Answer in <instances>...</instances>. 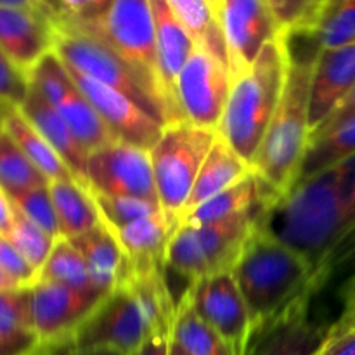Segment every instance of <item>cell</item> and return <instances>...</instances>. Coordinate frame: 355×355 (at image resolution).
I'll list each match as a JSON object with an SVG mask.
<instances>
[{
    "instance_id": "cell-36",
    "label": "cell",
    "mask_w": 355,
    "mask_h": 355,
    "mask_svg": "<svg viewBox=\"0 0 355 355\" xmlns=\"http://www.w3.org/2000/svg\"><path fill=\"white\" fill-rule=\"evenodd\" d=\"M9 200L24 217L44 229L49 236L59 239V222L49 186L35 187V189L26 191L16 198H9Z\"/></svg>"
},
{
    "instance_id": "cell-33",
    "label": "cell",
    "mask_w": 355,
    "mask_h": 355,
    "mask_svg": "<svg viewBox=\"0 0 355 355\" xmlns=\"http://www.w3.org/2000/svg\"><path fill=\"white\" fill-rule=\"evenodd\" d=\"M38 279L64 284L75 290H96L83 255L71 245V241L62 238L55 241L47 262L42 267Z\"/></svg>"
},
{
    "instance_id": "cell-45",
    "label": "cell",
    "mask_w": 355,
    "mask_h": 355,
    "mask_svg": "<svg viewBox=\"0 0 355 355\" xmlns=\"http://www.w3.org/2000/svg\"><path fill=\"white\" fill-rule=\"evenodd\" d=\"M333 326L338 329L355 328V276L350 279L345 291V311H343L340 321Z\"/></svg>"
},
{
    "instance_id": "cell-29",
    "label": "cell",
    "mask_w": 355,
    "mask_h": 355,
    "mask_svg": "<svg viewBox=\"0 0 355 355\" xmlns=\"http://www.w3.org/2000/svg\"><path fill=\"white\" fill-rule=\"evenodd\" d=\"M177 19L184 24L196 45L210 52L229 68V54L220 19L208 0H166ZM231 73V71H229Z\"/></svg>"
},
{
    "instance_id": "cell-17",
    "label": "cell",
    "mask_w": 355,
    "mask_h": 355,
    "mask_svg": "<svg viewBox=\"0 0 355 355\" xmlns=\"http://www.w3.org/2000/svg\"><path fill=\"white\" fill-rule=\"evenodd\" d=\"M54 21L47 12L0 7V47L28 75L54 51Z\"/></svg>"
},
{
    "instance_id": "cell-42",
    "label": "cell",
    "mask_w": 355,
    "mask_h": 355,
    "mask_svg": "<svg viewBox=\"0 0 355 355\" xmlns=\"http://www.w3.org/2000/svg\"><path fill=\"white\" fill-rule=\"evenodd\" d=\"M350 120H355V87L350 90L349 96L343 99V103L340 104V106L336 107V110L333 111V113L329 114V116L326 118V120L322 121L314 132H312L309 142H311L312 139L319 137V135L326 134V132L333 130V128H336L338 125L345 123V121H350Z\"/></svg>"
},
{
    "instance_id": "cell-41",
    "label": "cell",
    "mask_w": 355,
    "mask_h": 355,
    "mask_svg": "<svg viewBox=\"0 0 355 355\" xmlns=\"http://www.w3.org/2000/svg\"><path fill=\"white\" fill-rule=\"evenodd\" d=\"M318 355H355V328L338 329L331 326L328 340Z\"/></svg>"
},
{
    "instance_id": "cell-39",
    "label": "cell",
    "mask_w": 355,
    "mask_h": 355,
    "mask_svg": "<svg viewBox=\"0 0 355 355\" xmlns=\"http://www.w3.org/2000/svg\"><path fill=\"white\" fill-rule=\"evenodd\" d=\"M0 267L23 288H31L38 281L37 270L3 234H0Z\"/></svg>"
},
{
    "instance_id": "cell-5",
    "label": "cell",
    "mask_w": 355,
    "mask_h": 355,
    "mask_svg": "<svg viewBox=\"0 0 355 355\" xmlns=\"http://www.w3.org/2000/svg\"><path fill=\"white\" fill-rule=\"evenodd\" d=\"M54 52L66 68L111 87L166 125V110L155 87L99 37L75 24L54 21Z\"/></svg>"
},
{
    "instance_id": "cell-19",
    "label": "cell",
    "mask_w": 355,
    "mask_h": 355,
    "mask_svg": "<svg viewBox=\"0 0 355 355\" xmlns=\"http://www.w3.org/2000/svg\"><path fill=\"white\" fill-rule=\"evenodd\" d=\"M307 307L309 302H304L274 324L253 333L245 355H318L331 326L311 321Z\"/></svg>"
},
{
    "instance_id": "cell-24",
    "label": "cell",
    "mask_w": 355,
    "mask_h": 355,
    "mask_svg": "<svg viewBox=\"0 0 355 355\" xmlns=\"http://www.w3.org/2000/svg\"><path fill=\"white\" fill-rule=\"evenodd\" d=\"M252 173V166L225 142V139L220 134L215 139L203 166H201L198 179L194 182L193 191L186 201L180 220L186 217L189 211L200 207L210 198L217 196L222 191L229 189L231 186L238 184L245 177ZM180 224V222H179Z\"/></svg>"
},
{
    "instance_id": "cell-34",
    "label": "cell",
    "mask_w": 355,
    "mask_h": 355,
    "mask_svg": "<svg viewBox=\"0 0 355 355\" xmlns=\"http://www.w3.org/2000/svg\"><path fill=\"white\" fill-rule=\"evenodd\" d=\"M12 203V201H10ZM14 218H12V227L7 238L10 239L14 246L21 252V255L30 262V266L40 276L42 267L47 262L49 255H51L52 248H54L55 241L52 236H49L44 229L38 227L37 224L24 217L19 210L12 205Z\"/></svg>"
},
{
    "instance_id": "cell-4",
    "label": "cell",
    "mask_w": 355,
    "mask_h": 355,
    "mask_svg": "<svg viewBox=\"0 0 355 355\" xmlns=\"http://www.w3.org/2000/svg\"><path fill=\"white\" fill-rule=\"evenodd\" d=\"M283 37L270 40L252 66L231 83L218 134L252 166L270 120L279 106L288 73Z\"/></svg>"
},
{
    "instance_id": "cell-10",
    "label": "cell",
    "mask_w": 355,
    "mask_h": 355,
    "mask_svg": "<svg viewBox=\"0 0 355 355\" xmlns=\"http://www.w3.org/2000/svg\"><path fill=\"white\" fill-rule=\"evenodd\" d=\"M87 189L106 196H128L158 203L149 149L113 141L90 153Z\"/></svg>"
},
{
    "instance_id": "cell-13",
    "label": "cell",
    "mask_w": 355,
    "mask_h": 355,
    "mask_svg": "<svg viewBox=\"0 0 355 355\" xmlns=\"http://www.w3.org/2000/svg\"><path fill=\"white\" fill-rule=\"evenodd\" d=\"M218 19L227 45L231 82L255 62L270 40L281 35V26L267 0H222Z\"/></svg>"
},
{
    "instance_id": "cell-23",
    "label": "cell",
    "mask_w": 355,
    "mask_h": 355,
    "mask_svg": "<svg viewBox=\"0 0 355 355\" xmlns=\"http://www.w3.org/2000/svg\"><path fill=\"white\" fill-rule=\"evenodd\" d=\"M173 231L175 227L170 225L163 211L134 224L113 229L127 259L128 274L146 272L155 267L165 266V248Z\"/></svg>"
},
{
    "instance_id": "cell-53",
    "label": "cell",
    "mask_w": 355,
    "mask_h": 355,
    "mask_svg": "<svg viewBox=\"0 0 355 355\" xmlns=\"http://www.w3.org/2000/svg\"><path fill=\"white\" fill-rule=\"evenodd\" d=\"M220 3H222V0H220Z\"/></svg>"
},
{
    "instance_id": "cell-15",
    "label": "cell",
    "mask_w": 355,
    "mask_h": 355,
    "mask_svg": "<svg viewBox=\"0 0 355 355\" xmlns=\"http://www.w3.org/2000/svg\"><path fill=\"white\" fill-rule=\"evenodd\" d=\"M66 69L80 92L87 97L97 114L103 118L116 141L128 142V144L144 149H151L158 142L165 125L146 113L142 107H139L134 101L128 99L123 94L82 75V73H76L69 68Z\"/></svg>"
},
{
    "instance_id": "cell-20",
    "label": "cell",
    "mask_w": 355,
    "mask_h": 355,
    "mask_svg": "<svg viewBox=\"0 0 355 355\" xmlns=\"http://www.w3.org/2000/svg\"><path fill=\"white\" fill-rule=\"evenodd\" d=\"M297 44L307 45L312 55L321 51L355 44V0H321L305 23L283 31Z\"/></svg>"
},
{
    "instance_id": "cell-38",
    "label": "cell",
    "mask_w": 355,
    "mask_h": 355,
    "mask_svg": "<svg viewBox=\"0 0 355 355\" xmlns=\"http://www.w3.org/2000/svg\"><path fill=\"white\" fill-rule=\"evenodd\" d=\"M113 0H47L51 17L73 24H85L99 19Z\"/></svg>"
},
{
    "instance_id": "cell-11",
    "label": "cell",
    "mask_w": 355,
    "mask_h": 355,
    "mask_svg": "<svg viewBox=\"0 0 355 355\" xmlns=\"http://www.w3.org/2000/svg\"><path fill=\"white\" fill-rule=\"evenodd\" d=\"M231 83L227 66L196 45L177 78V101L184 120L196 127L218 130Z\"/></svg>"
},
{
    "instance_id": "cell-35",
    "label": "cell",
    "mask_w": 355,
    "mask_h": 355,
    "mask_svg": "<svg viewBox=\"0 0 355 355\" xmlns=\"http://www.w3.org/2000/svg\"><path fill=\"white\" fill-rule=\"evenodd\" d=\"M90 194H92L94 203L103 217V222L113 229L134 224V222L163 211L158 203L139 200V198L106 196V194L96 193V191H90Z\"/></svg>"
},
{
    "instance_id": "cell-8",
    "label": "cell",
    "mask_w": 355,
    "mask_h": 355,
    "mask_svg": "<svg viewBox=\"0 0 355 355\" xmlns=\"http://www.w3.org/2000/svg\"><path fill=\"white\" fill-rule=\"evenodd\" d=\"M75 26L83 28L106 42L155 87L163 99L156 58L155 19L149 0H113L110 9L99 19Z\"/></svg>"
},
{
    "instance_id": "cell-7",
    "label": "cell",
    "mask_w": 355,
    "mask_h": 355,
    "mask_svg": "<svg viewBox=\"0 0 355 355\" xmlns=\"http://www.w3.org/2000/svg\"><path fill=\"white\" fill-rule=\"evenodd\" d=\"M260 211L214 224H180L166 243V269L189 283L232 270Z\"/></svg>"
},
{
    "instance_id": "cell-50",
    "label": "cell",
    "mask_w": 355,
    "mask_h": 355,
    "mask_svg": "<svg viewBox=\"0 0 355 355\" xmlns=\"http://www.w3.org/2000/svg\"><path fill=\"white\" fill-rule=\"evenodd\" d=\"M7 110H9V107L3 106V104H0V132L3 130V123H6V114H7Z\"/></svg>"
},
{
    "instance_id": "cell-48",
    "label": "cell",
    "mask_w": 355,
    "mask_h": 355,
    "mask_svg": "<svg viewBox=\"0 0 355 355\" xmlns=\"http://www.w3.org/2000/svg\"><path fill=\"white\" fill-rule=\"evenodd\" d=\"M19 284L16 283V281L12 279V277L9 276V274L6 272V270L0 267V293H3V291H12V290H19Z\"/></svg>"
},
{
    "instance_id": "cell-3",
    "label": "cell",
    "mask_w": 355,
    "mask_h": 355,
    "mask_svg": "<svg viewBox=\"0 0 355 355\" xmlns=\"http://www.w3.org/2000/svg\"><path fill=\"white\" fill-rule=\"evenodd\" d=\"M290 58L279 106L252 162L269 205L290 193L300 173L311 139L309 103L315 61Z\"/></svg>"
},
{
    "instance_id": "cell-46",
    "label": "cell",
    "mask_w": 355,
    "mask_h": 355,
    "mask_svg": "<svg viewBox=\"0 0 355 355\" xmlns=\"http://www.w3.org/2000/svg\"><path fill=\"white\" fill-rule=\"evenodd\" d=\"M12 203H10L9 196L0 189V234L9 236L10 227H12Z\"/></svg>"
},
{
    "instance_id": "cell-30",
    "label": "cell",
    "mask_w": 355,
    "mask_h": 355,
    "mask_svg": "<svg viewBox=\"0 0 355 355\" xmlns=\"http://www.w3.org/2000/svg\"><path fill=\"white\" fill-rule=\"evenodd\" d=\"M172 340L187 355H234L222 336L194 312L184 295L177 302Z\"/></svg>"
},
{
    "instance_id": "cell-6",
    "label": "cell",
    "mask_w": 355,
    "mask_h": 355,
    "mask_svg": "<svg viewBox=\"0 0 355 355\" xmlns=\"http://www.w3.org/2000/svg\"><path fill=\"white\" fill-rule=\"evenodd\" d=\"M217 135L218 130L179 121L166 125L149 149L159 207L172 227H179L187 198Z\"/></svg>"
},
{
    "instance_id": "cell-47",
    "label": "cell",
    "mask_w": 355,
    "mask_h": 355,
    "mask_svg": "<svg viewBox=\"0 0 355 355\" xmlns=\"http://www.w3.org/2000/svg\"><path fill=\"white\" fill-rule=\"evenodd\" d=\"M0 7L38 10V12H47L49 16H51V9H49L47 6V0H0Z\"/></svg>"
},
{
    "instance_id": "cell-40",
    "label": "cell",
    "mask_w": 355,
    "mask_h": 355,
    "mask_svg": "<svg viewBox=\"0 0 355 355\" xmlns=\"http://www.w3.org/2000/svg\"><path fill=\"white\" fill-rule=\"evenodd\" d=\"M279 23L281 31L291 30L305 23L321 0H267Z\"/></svg>"
},
{
    "instance_id": "cell-43",
    "label": "cell",
    "mask_w": 355,
    "mask_h": 355,
    "mask_svg": "<svg viewBox=\"0 0 355 355\" xmlns=\"http://www.w3.org/2000/svg\"><path fill=\"white\" fill-rule=\"evenodd\" d=\"M172 349V328L156 329L130 355H170Z\"/></svg>"
},
{
    "instance_id": "cell-21",
    "label": "cell",
    "mask_w": 355,
    "mask_h": 355,
    "mask_svg": "<svg viewBox=\"0 0 355 355\" xmlns=\"http://www.w3.org/2000/svg\"><path fill=\"white\" fill-rule=\"evenodd\" d=\"M23 116L33 125L35 130L54 148L62 158V162L69 166L73 175L87 189V162L89 153L82 148L73 132L62 120L59 111L42 96L40 90L31 83L24 103L19 106Z\"/></svg>"
},
{
    "instance_id": "cell-14",
    "label": "cell",
    "mask_w": 355,
    "mask_h": 355,
    "mask_svg": "<svg viewBox=\"0 0 355 355\" xmlns=\"http://www.w3.org/2000/svg\"><path fill=\"white\" fill-rule=\"evenodd\" d=\"M106 297L64 284L40 281L31 286V322L42 345L66 342Z\"/></svg>"
},
{
    "instance_id": "cell-12",
    "label": "cell",
    "mask_w": 355,
    "mask_h": 355,
    "mask_svg": "<svg viewBox=\"0 0 355 355\" xmlns=\"http://www.w3.org/2000/svg\"><path fill=\"white\" fill-rule=\"evenodd\" d=\"M184 297L194 312L214 328L234 355H245L252 336L248 309L231 270L189 283Z\"/></svg>"
},
{
    "instance_id": "cell-51",
    "label": "cell",
    "mask_w": 355,
    "mask_h": 355,
    "mask_svg": "<svg viewBox=\"0 0 355 355\" xmlns=\"http://www.w3.org/2000/svg\"><path fill=\"white\" fill-rule=\"evenodd\" d=\"M170 355H187V354L184 352V350H180L179 345H175L172 340V349H170Z\"/></svg>"
},
{
    "instance_id": "cell-37",
    "label": "cell",
    "mask_w": 355,
    "mask_h": 355,
    "mask_svg": "<svg viewBox=\"0 0 355 355\" xmlns=\"http://www.w3.org/2000/svg\"><path fill=\"white\" fill-rule=\"evenodd\" d=\"M31 80L0 47V104L7 107H19L30 90Z\"/></svg>"
},
{
    "instance_id": "cell-26",
    "label": "cell",
    "mask_w": 355,
    "mask_h": 355,
    "mask_svg": "<svg viewBox=\"0 0 355 355\" xmlns=\"http://www.w3.org/2000/svg\"><path fill=\"white\" fill-rule=\"evenodd\" d=\"M55 215L59 222V239H73L103 224L99 210L89 189L75 180L49 182Z\"/></svg>"
},
{
    "instance_id": "cell-9",
    "label": "cell",
    "mask_w": 355,
    "mask_h": 355,
    "mask_svg": "<svg viewBox=\"0 0 355 355\" xmlns=\"http://www.w3.org/2000/svg\"><path fill=\"white\" fill-rule=\"evenodd\" d=\"M153 333L134 288L123 281L78 326L69 342L82 350H114L130 355Z\"/></svg>"
},
{
    "instance_id": "cell-2",
    "label": "cell",
    "mask_w": 355,
    "mask_h": 355,
    "mask_svg": "<svg viewBox=\"0 0 355 355\" xmlns=\"http://www.w3.org/2000/svg\"><path fill=\"white\" fill-rule=\"evenodd\" d=\"M231 272L248 309L252 335L309 302L318 291L311 262L257 220Z\"/></svg>"
},
{
    "instance_id": "cell-25",
    "label": "cell",
    "mask_w": 355,
    "mask_h": 355,
    "mask_svg": "<svg viewBox=\"0 0 355 355\" xmlns=\"http://www.w3.org/2000/svg\"><path fill=\"white\" fill-rule=\"evenodd\" d=\"M266 205V191L255 173L252 172L238 184L222 191L217 196L210 198L200 207L194 208L193 211H189L180 220V224H214V222L229 220V218L263 210Z\"/></svg>"
},
{
    "instance_id": "cell-18",
    "label": "cell",
    "mask_w": 355,
    "mask_h": 355,
    "mask_svg": "<svg viewBox=\"0 0 355 355\" xmlns=\"http://www.w3.org/2000/svg\"><path fill=\"white\" fill-rule=\"evenodd\" d=\"M355 87V44L321 51L311 82V134L343 103Z\"/></svg>"
},
{
    "instance_id": "cell-28",
    "label": "cell",
    "mask_w": 355,
    "mask_h": 355,
    "mask_svg": "<svg viewBox=\"0 0 355 355\" xmlns=\"http://www.w3.org/2000/svg\"><path fill=\"white\" fill-rule=\"evenodd\" d=\"M3 130L14 139V142L19 146L21 151L44 173L49 182H55V180H75V182H78L71 170H69V166L54 151V148L23 116L19 107H9L7 110Z\"/></svg>"
},
{
    "instance_id": "cell-32",
    "label": "cell",
    "mask_w": 355,
    "mask_h": 355,
    "mask_svg": "<svg viewBox=\"0 0 355 355\" xmlns=\"http://www.w3.org/2000/svg\"><path fill=\"white\" fill-rule=\"evenodd\" d=\"M42 186H49L44 173L30 162L6 130L0 132V189L9 198H16Z\"/></svg>"
},
{
    "instance_id": "cell-1",
    "label": "cell",
    "mask_w": 355,
    "mask_h": 355,
    "mask_svg": "<svg viewBox=\"0 0 355 355\" xmlns=\"http://www.w3.org/2000/svg\"><path fill=\"white\" fill-rule=\"evenodd\" d=\"M257 222L304 255L315 279L328 257L355 231V155L298 180L267 205Z\"/></svg>"
},
{
    "instance_id": "cell-31",
    "label": "cell",
    "mask_w": 355,
    "mask_h": 355,
    "mask_svg": "<svg viewBox=\"0 0 355 355\" xmlns=\"http://www.w3.org/2000/svg\"><path fill=\"white\" fill-rule=\"evenodd\" d=\"M352 155H355V120L345 121L309 142L297 182L315 175Z\"/></svg>"
},
{
    "instance_id": "cell-44",
    "label": "cell",
    "mask_w": 355,
    "mask_h": 355,
    "mask_svg": "<svg viewBox=\"0 0 355 355\" xmlns=\"http://www.w3.org/2000/svg\"><path fill=\"white\" fill-rule=\"evenodd\" d=\"M35 355H123L114 350H82L76 349L69 340L61 343H54V345H42Z\"/></svg>"
},
{
    "instance_id": "cell-16",
    "label": "cell",
    "mask_w": 355,
    "mask_h": 355,
    "mask_svg": "<svg viewBox=\"0 0 355 355\" xmlns=\"http://www.w3.org/2000/svg\"><path fill=\"white\" fill-rule=\"evenodd\" d=\"M153 9L156 33V58H158V76L163 99L166 106V125L184 120L177 101V78L184 64L193 54L196 42L177 19L166 0H149ZM165 125V127H166Z\"/></svg>"
},
{
    "instance_id": "cell-27",
    "label": "cell",
    "mask_w": 355,
    "mask_h": 355,
    "mask_svg": "<svg viewBox=\"0 0 355 355\" xmlns=\"http://www.w3.org/2000/svg\"><path fill=\"white\" fill-rule=\"evenodd\" d=\"M52 106L59 111V114L66 121L69 130L73 132L76 141L82 144V148L89 155L104 148L110 142L116 141L103 121V118L97 114V111L87 101V97L80 92L73 80Z\"/></svg>"
},
{
    "instance_id": "cell-22",
    "label": "cell",
    "mask_w": 355,
    "mask_h": 355,
    "mask_svg": "<svg viewBox=\"0 0 355 355\" xmlns=\"http://www.w3.org/2000/svg\"><path fill=\"white\" fill-rule=\"evenodd\" d=\"M68 241H71L85 259L90 279L97 291L107 295L127 279V259L110 225L103 222L92 231Z\"/></svg>"
},
{
    "instance_id": "cell-49",
    "label": "cell",
    "mask_w": 355,
    "mask_h": 355,
    "mask_svg": "<svg viewBox=\"0 0 355 355\" xmlns=\"http://www.w3.org/2000/svg\"><path fill=\"white\" fill-rule=\"evenodd\" d=\"M0 355H17L9 345H7V342L2 338V335H0Z\"/></svg>"
},
{
    "instance_id": "cell-52",
    "label": "cell",
    "mask_w": 355,
    "mask_h": 355,
    "mask_svg": "<svg viewBox=\"0 0 355 355\" xmlns=\"http://www.w3.org/2000/svg\"><path fill=\"white\" fill-rule=\"evenodd\" d=\"M208 2L211 3V7H214L215 12H217V16H218V12H220V0H208Z\"/></svg>"
}]
</instances>
